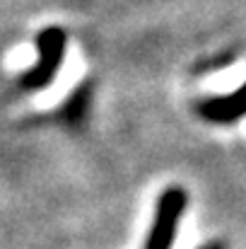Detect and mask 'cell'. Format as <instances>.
Here are the masks:
<instances>
[{"mask_svg": "<svg viewBox=\"0 0 246 249\" xmlns=\"http://www.w3.org/2000/svg\"><path fill=\"white\" fill-rule=\"evenodd\" d=\"M68 49V34L61 27H46L36 36V63L19 78V87L27 92L44 89L53 83L61 71L63 56Z\"/></svg>", "mask_w": 246, "mask_h": 249, "instance_id": "cell-1", "label": "cell"}, {"mask_svg": "<svg viewBox=\"0 0 246 249\" xmlns=\"http://www.w3.org/2000/svg\"><path fill=\"white\" fill-rule=\"evenodd\" d=\"M186 206H188V194L181 186L164 189L160 194V198H157L155 218H152V225H150V232H148V240H145L143 249L174 247L176 230H179V223L186 213Z\"/></svg>", "mask_w": 246, "mask_h": 249, "instance_id": "cell-2", "label": "cell"}, {"mask_svg": "<svg viewBox=\"0 0 246 249\" xmlns=\"http://www.w3.org/2000/svg\"><path fill=\"white\" fill-rule=\"evenodd\" d=\"M198 116H203L210 124H234L246 116V83L230 92V94H220V97H205L196 104Z\"/></svg>", "mask_w": 246, "mask_h": 249, "instance_id": "cell-3", "label": "cell"}, {"mask_svg": "<svg viewBox=\"0 0 246 249\" xmlns=\"http://www.w3.org/2000/svg\"><path fill=\"white\" fill-rule=\"evenodd\" d=\"M89 99H92V85L89 83H82L80 87L68 97V102L63 104L61 114H63V119H66L70 126H80L82 121H84L87 109H89Z\"/></svg>", "mask_w": 246, "mask_h": 249, "instance_id": "cell-4", "label": "cell"}, {"mask_svg": "<svg viewBox=\"0 0 246 249\" xmlns=\"http://www.w3.org/2000/svg\"><path fill=\"white\" fill-rule=\"evenodd\" d=\"M198 249H227V245L222 240H213V242H205L203 247H198Z\"/></svg>", "mask_w": 246, "mask_h": 249, "instance_id": "cell-5", "label": "cell"}]
</instances>
